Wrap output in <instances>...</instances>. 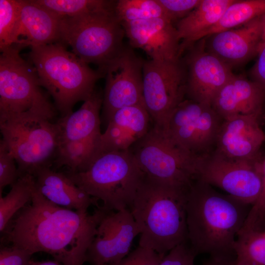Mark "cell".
<instances>
[{
	"label": "cell",
	"mask_w": 265,
	"mask_h": 265,
	"mask_svg": "<svg viewBox=\"0 0 265 265\" xmlns=\"http://www.w3.org/2000/svg\"><path fill=\"white\" fill-rule=\"evenodd\" d=\"M263 23L258 17L238 27L215 33L205 41L206 50L232 67L258 54Z\"/></svg>",
	"instance_id": "ac0fdd59"
},
{
	"label": "cell",
	"mask_w": 265,
	"mask_h": 265,
	"mask_svg": "<svg viewBox=\"0 0 265 265\" xmlns=\"http://www.w3.org/2000/svg\"><path fill=\"white\" fill-rule=\"evenodd\" d=\"M260 115H239L223 119L213 152L234 160L259 158L260 149L265 141V133L258 122Z\"/></svg>",
	"instance_id": "e0dca14e"
},
{
	"label": "cell",
	"mask_w": 265,
	"mask_h": 265,
	"mask_svg": "<svg viewBox=\"0 0 265 265\" xmlns=\"http://www.w3.org/2000/svg\"><path fill=\"white\" fill-rule=\"evenodd\" d=\"M189 49L184 61L187 69L186 96L212 106L217 93L235 75L231 67L206 50L205 41Z\"/></svg>",
	"instance_id": "9a60e30c"
},
{
	"label": "cell",
	"mask_w": 265,
	"mask_h": 265,
	"mask_svg": "<svg viewBox=\"0 0 265 265\" xmlns=\"http://www.w3.org/2000/svg\"><path fill=\"white\" fill-rule=\"evenodd\" d=\"M114 11L121 23L157 18L167 19L158 0H119L115 1Z\"/></svg>",
	"instance_id": "f546056e"
},
{
	"label": "cell",
	"mask_w": 265,
	"mask_h": 265,
	"mask_svg": "<svg viewBox=\"0 0 265 265\" xmlns=\"http://www.w3.org/2000/svg\"><path fill=\"white\" fill-rule=\"evenodd\" d=\"M234 0H201L198 5L175 26L180 40V55L202 39L207 31L217 24Z\"/></svg>",
	"instance_id": "cb8c5ba5"
},
{
	"label": "cell",
	"mask_w": 265,
	"mask_h": 265,
	"mask_svg": "<svg viewBox=\"0 0 265 265\" xmlns=\"http://www.w3.org/2000/svg\"><path fill=\"white\" fill-rule=\"evenodd\" d=\"M264 45H265V23L263 24L261 43H260V45L259 46V51L260 49L261 48V47Z\"/></svg>",
	"instance_id": "ab89813d"
},
{
	"label": "cell",
	"mask_w": 265,
	"mask_h": 265,
	"mask_svg": "<svg viewBox=\"0 0 265 265\" xmlns=\"http://www.w3.org/2000/svg\"><path fill=\"white\" fill-rule=\"evenodd\" d=\"M13 45L0 52V122L21 117L53 119L55 109L40 88L35 69Z\"/></svg>",
	"instance_id": "8992f818"
},
{
	"label": "cell",
	"mask_w": 265,
	"mask_h": 265,
	"mask_svg": "<svg viewBox=\"0 0 265 265\" xmlns=\"http://www.w3.org/2000/svg\"><path fill=\"white\" fill-rule=\"evenodd\" d=\"M234 252L235 265H265V229L239 232Z\"/></svg>",
	"instance_id": "83f0119b"
},
{
	"label": "cell",
	"mask_w": 265,
	"mask_h": 265,
	"mask_svg": "<svg viewBox=\"0 0 265 265\" xmlns=\"http://www.w3.org/2000/svg\"><path fill=\"white\" fill-rule=\"evenodd\" d=\"M139 234V228L130 210L108 211L97 227L86 262L92 265L119 262L128 254L134 238Z\"/></svg>",
	"instance_id": "5bb4252c"
},
{
	"label": "cell",
	"mask_w": 265,
	"mask_h": 265,
	"mask_svg": "<svg viewBox=\"0 0 265 265\" xmlns=\"http://www.w3.org/2000/svg\"><path fill=\"white\" fill-rule=\"evenodd\" d=\"M166 18L173 24L185 17L200 3L201 0H158Z\"/></svg>",
	"instance_id": "836d02e7"
},
{
	"label": "cell",
	"mask_w": 265,
	"mask_h": 265,
	"mask_svg": "<svg viewBox=\"0 0 265 265\" xmlns=\"http://www.w3.org/2000/svg\"><path fill=\"white\" fill-rule=\"evenodd\" d=\"M258 57L251 70L252 80L261 85L265 90V45L258 53Z\"/></svg>",
	"instance_id": "74e56055"
},
{
	"label": "cell",
	"mask_w": 265,
	"mask_h": 265,
	"mask_svg": "<svg viewBox=\"0 0 265 265\" xmlns=\"http://www.w3.org/2000/svg\"><path fill=\"white\" fill-rule=\"evenodd\" d=\"M20 12L19 0H0V50L12 45Z\"/></svg>",
	"instance_id": "4dcf8cb0"
},
{
	"label": "cell",
	"mask_w": 265,
	"mask_h": 265,
	"mask_svg": "<svg viewBox=\"0 0 265 265\" xmlns=\"http://www.w3.org/2000/svg\"></svg>",
	"instance_id": "b9f144b4"
},
{
	"label": "cell",
	"mask_w": 265,
	"mask_h": 265,
	"mask_svg": "<svg viewBox=\"0 0 265 265\" xmlns=\"http://www.w3.org/2000/svg\"><path fill=\"white\" fill-rule=\"evenodd\" d=\"M109 211L103 206L89 214L58 206L46 199L35 186L31 202L3 233L12 246L32 255L45 252L64 265H83L97 227Z\"/></svg>",
	"instance_id": "6da1fadb"
},
{
	"label": "cell",
	"mask_w": 265,
	"mask_h": 265,
	"mask_svg": "<svg viewBox=\"0 0 265 265\" xmlns=\"http://www.w3.org/2000/svg\"><path fill=\"white\" fill-rule=\"evenodd\" d=\"M37 190L48 201L58 206L79 212H87L96 204V199L78 186L66 173L49 166L39 169L34 175Z\"/></svg>",
	"instance_id": "7402d4cb"
},
{
	"label": "cell",
	"mask_w": 265,
	"mask_h": 265,
	"mask_svg": "<svg viewBox=\"0 0 265 265\" xmlns=\"http://www.w3.org/2000/svg\"><path fill=\"white\" fill-rule=\"evenodd\" d=\"M265 90L257 82L234 75L218 91L212 106L223 119L261 114Z\"/></svg>",
	"instance_id": "44dd1931"
},
{
	"label": "cell",
	"mask_w": 265,
	"mask_h": 265,
	"mask_svg": "<svg viewBox=\"0 0 265 265\" xmlns=\"http://www.w3.org/2000/svg\"><path fill=\"white\" fill-rule=\"evenodd\" d=\"M35 178L26 174L19 177L4 196L0 194V231L3 233L13 218L31 201Z\"/></svg>",
	"instance_id": "d4e9b609"
},
{
	"label": "cell",
	"mask_w": 265,
	"mask_h": 265,
	"mask_svg": "<svg viewBox=\"0 0 265 265\" xmlns=\"http://www.w3.org/2000/svg\"><path fill=\"white\" fill-rule=\"evenodd\" d=\"M264 13L265 0H234L217 24L203 34L202 39L216 32L241 26Z\"/></svg>",
	"instance_id": "4316f807"
},
{
	"label": "cell",
	"mask_w": 265,
	"mask_h": 265,
	"mask_svg": "<svg viewBox=\"0 0 265 265\" xmlns=\"http://www.w3.org/2000/svg\"><path fill=\"white\" fill-rule=\"evenodd\" d=\"M2 140L13 154L20 176H34L56 154L58 132L56 123L38 117L21 116L0 122Z\"/></svg>",
	"instance_id": "9c48e42d"
},
{
	"label": "cell",
	"mask_w": 265,
	"mask_h": 265,
	"mask_svg": "<svg viewBox=\"0 0 265 265\" xmlns=\"http://www.w3.org/2000/svg\"><path fill=\"white\" fill-rule=\"evenodd\" d=\"M19 17L12 45L25 48L59 42L61 18L33 0H19Z\"/></svg>",
	"instance_id": "ffe728a7"
},
{
	"label": "cell",
	"mask_w": 265,
	"mask_h": 265,
	"mask_svg": "<svg viewBox=\"0 0 265 265\" xmlns=\"http://www.w3.org/2000/svg\"><path fill=\"white\" fill-rule=\"evenodd\" d=\"M131 46L142 50L154 60L180 58V40L175 26L165 18L121 23Z\"/></svg>",
	"instance_id": "2e32d148"
},
{
	"label": "cell",
	"mask_w": 265,
	"mask_h": 265,
	"mask_svg": "<svg viewBox=\"0 0 265 265\" xmlns=\"http://www.w3.org/2000/svg\"><path fill=\"white\" fill-rule=\"evenodd\" d=\"M263 183L261 192L251 206L242 231H262L265 229V157L263 159Z\"/></svg>",
	"instance_id": "1f68e13d"
},
{
	"label": "cell",
	"mask_w": 265,
	"mask_h": 265,
	"mask_svg": "<svg viewBox=\"0 0 265 265\" xmlns=\"http://www.w3.org/2000/svg\"><path fill=\"white\" fill-rule=\"evenodd\" d=\"M165 255L138 246L119 262L108 265H159Z\"/></svg>",
	"instance_id": "e575fe53"
},
{
	"label": "cell",
	"mask_w": 265,
	"mask_h": 265,
	"mask_svg": "<svg viewBox=\"0 0 265 265\" xmlns=\"http://www.w3.org/2000/svg\"><path fill=\"white\" fill-rule=\"evenodd\" d=\"M186 242L170 250L159 265H195L194 260L197 254Z\"/></svg>",
	"instance_id": "d590c367"
},
{
	"label": "cell",
	"mask_w": 265,
	"mask_h": 265,
	"mask_svg": "<svg viewBox=\"0 0 265 265\" xmlns=\"http://www.w3.org/2000/svg\"><path fill=\"white\" fill-rule=\"evenodd\" d=\"M125 32L114 9L71 18H61L59 42L87 64L105 74L124 48Z\"/></svg>",
	"instance_id": "52a82bcc"
},
{
	"label": "cell",
	"mask_w": 265,
	"mask_h": 265,
	"mask_svg": "<svg viewBox=\"0 0 265 265\" xmlns=\"http://www.w3.org/2000/svg\"><path fill=\"white\" fill-rule=\"evenodd\" d=\"M150 119L143 104L115 111L101 134L96 156L105 152L129 150L148 132Z\"/></svg>",
	"instance_id": "d6986e66"
},
{
	"label": "cell",
	"mask_w": 265,
	"mask_h": 265,
	"mask_svg": "<svg viewBox=\"0 0 265 265\" xmlns=\"http://www.w3.org/2000/svg\"><path fill=\"white\" fill-rule=\"evenodd\" d=\"M28 55L40 86L52 96L62 116L72 112L77 103L89 98L97 80L105 76L60 42L31 48Z\"/></svg>",
	"instance_id": "277c9868"
},
{
	"label": "cell",
	"mask_w": 265,
	"mask_h": 265,
	"mask_svg": "<svg viewBox=\"0 0 265 265\" xmlns=\"http://www.w3.org/2000/svg\"><path fill=\"white\" fill-rule=\"evenodd\" d=\"M260 17L263 24H265V13H264L263 15H262Z\"/></svg>",
	"instance_id": "60d3db41"
},
{
	"label": "cell",
	"mask_w": 265,
	"mask_h": 265,
	"mask_svg": "<svg viewBox=\"0 0 265 265\" xmlns=\"http://www.w3.org/2000/svg\"><path fill=\"white\" fill-rule=\"evenodd\" d=\"M251 205L196 180L186 193L187 240L197 254L233 257L234 245Z\"/></svg>",
	"instance_id": "7a4b0ae2"
},
{
	"label": "cell",
	"mask_w": 265,
	"mask_h": 265,
	"mask_svg": "<svg viewBox=\"0 0 265 265\" xmlns=\"http://www.w3.org/2000/svg\"><path fill=\"white\" fill-rule=\"evenodd\" d=\"M187 69L180 58L148 59L143 64V102L156 125L165 129L169 119L186 96Z\"/></svg>",
	"instance_id": "30bf717a"
},
{
	"label": "cell",
	"mask_w": 265,
	"mask_h": 265,
	"mask_svg": "<svg viewBox=\"0 0 265 265\" xmlns=\"http://www.w3.org/2000/svg\"><path fill=\"white\" fill-rule=\"evenodd\" d=\"M32 255L27 251L11 245L0 249V265H29Z\"/></svg>",
	"instance_id": "8d00e7d4"
},
{
	"label": "cell",
	"mask_w": 265,
	"mask_h": 265,
	"mask_svg": "<svg viewBox=\"0 0 265 265\" xmlns=\"http://www.w3.org/2000/svg\"><path fill=\"white\" fill-rule=\"evenodd\" d=\"M60 18H71L112 10L115 1L106 0H33Z\"/></svg>",
	"instance_id": "f1b7e54d"
},
{
	"label": "cell",
	"mask_w": 265,
	"mask_h": 265,
	"mask_svg": "<svg viewBox=\"0 0 265 265\" xmlns=\"http://www.w3.org/2000/svg\"><path fill=\"white\" fill-rule=\"evenodd\" d=\"M103 101V94L95 89L78 110L62 116L56 123L58 143L99 137L102 134L100 111Z\"/></svg>",
	"instance_id": "603a6c76"
},
{
	"label": "cell",
	"mask_w": 265,
	"mask_h": 265,
	"mask_svg": "<svg viewBox=\"0 0 265 265\" xmlns=\"http://www.w3.org/2000/svg\"><path fill=\"white\" fill-rule=\"evenodd\" d=\"M29 265H63L56 260L45 262H34L31 260Z\"/></svg>",
	"instance_id": "f35d334b"
},
{
	"label": "cell",
	"mask_w": 265,
	"mask_h": 265,
	"mask_svg": "<svg viewBox=\"0 0 265 265\" xmlns=\"http://www.w3.org/2000/svg\"><path fill=\"white\" fill-rule=\"evenodd\" d=\"M100 137L59 142L55 154L56 166H66L71 172L84 170L96 156Z\"/></svg>",
	"instance_id": "484cf974"
},
{
	"label": "cell",
	"mask_w": 265,
	"mask_h": 265,
	"mask_svg": "<svg viewBox=\"0 0 265 265\" xmlns=\"http://www.w3.org/2000/svg\"><path fill=\"white\" fill-rule=\"evenodd\" d=\"M223 120L211 106L187 99L174 109L165 130L185 149L200 158L212 152Z\"/></svg>",
	"instance_id": "7c38bea8"
},
{
	"label": "cell",
	"mask_w": 265,
	"mask_h": 265,
	"mask_svg": "<svg viewBox=\"0 0 265 265\" xmlns=\"http://www.w3.org/2000/svg\"><path fill=\"white\" fill-rule=\"evenodd\" d=\"M149 179L188 189L196 179L199 158L156 125L130 149Z\"/></svg>",
	"instance_id": "ba28073f"
},
{
	"label": "cell",
	"mask_w": 265,
	"mask_h": 265,
	"mask_svg": "<svg viewBox=\"0 0 265 265\" xmlns=\"http://www.w3.org/2000/svg\"><path fill=\"white\" fill-rule=\"evenodd\" d=\"M66 174L78 186L101 200L103 207L110 211L130 207L145 177L130 149L101 153L84 170Z\"/></svg>",
	"instance_id": "5b68a950"
},
{
	"label": "cell",
	"mask_w": 265,
	"mask_h": 265,
	"mask_svg": "<svg viewBox=\"0 0 265 265\" xmlns=\"http://www.w3.org/2000/svg\"><path fill=\"white\" fill-rule=\"evenodd\" d=\"M263 159L234 160L212 152L199 158L196 180L216 186L252 206L263 183Z\"/></svg>",
	"instance_id": "8fae6325"
},
{
	"label": "cell",
	"mask_w": 265,
	"mask_h": 265,
	"mask_svg": "<svg viewBox=\"0 0 265 265\" xmlns=\"http://www.w3.org/2000/svg\"><path fill=\"white\" fill-rule=\"evenodd\" d=\"M16 161L5 142L0 141V193L6 186H12L20 177Z\"/></svg>",
	"instance_id": "d6a6232c"
},
{
	"label": "cell",
	"mask_w": 265,
	"mask_h": 265,
	"mask_svg": "<svg viewBox=\"0 0 265 265\" xmlns=\"http://www.w3.org/2000/svg\"><path fill=\"white\" fill-rule=\"evenodd\" d=\"M188 189L145 176L130 207L140 231L139 246L165 255L186 242Z\"/></svg>",
	"instance_id": "3957f363"
},
{
	"label": "cell",
	"mask_w": 265,
	"mask_h": 265,
	"mask_svg": "<svg viewBox=\"0 0 265 265\" xmlns=\"http://www.w3.org/2000/svg\"><path fill=\"white\" fill-rule=\"evenodd\" d=\"M143 61L132 49L124 47L106 67L102 106L107 122L119 109L143 104Z\"/></svg>",
	"instance_id": "4fadbf2b"
}]
</instances>
